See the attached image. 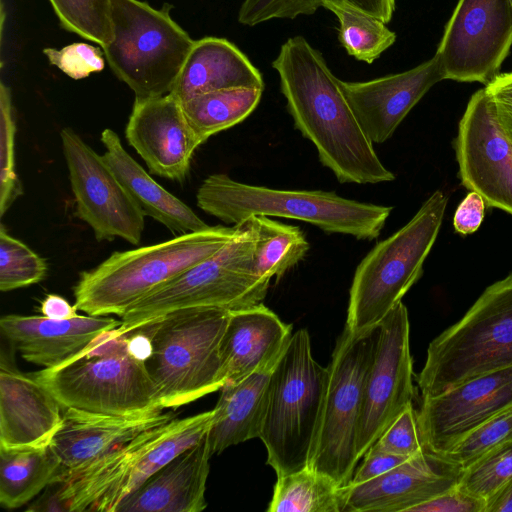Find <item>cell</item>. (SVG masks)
<instances>
[{
  "label": "cell",
  "instance_id": "ffe728a7",
  "mask_svg": "<svg viewBox=\"0 0 512 512\" xmlns=\"http://www.w3.org/2000/svg\"><path fill=\"white\" fill-rule=\"evenodd\" d=\"M444 79L435 54L408 71L365 82L340 80V87L369 139L383 143L427 91Z\"/></svg>",
  "mask_w": 512,
  "mask_h": 512
},
{
  "label": "cell",
  "instance_id": "5b68a950",
  "mask_svg": "<svg viewBox=\"0 0 512 512\" xmlns=\"http://www.w3.org/2000/svg\"><path fill=\"white\" fill-rule=\"evenodd\" d=\"M236 225L235 236L218 252L129 307L120 316L119 332L129 333L183 309L236 311L261 304L270 281L254 271L257 234L252 217Z\"/></svg>",
  "mask_w": 512,
  "mask_h": 512
},
{
  "label": "cell",
  "instance_id": "8992f818",
  "mask_svg": "<svg viewBox=\"0 0 512 512\" xmlns=\"http://www.w3.org/2000/svg\"><path fill=\"white\" fill-rule=\"evenodd\" d=\"M214 411L150 428L89 466L59 479L68 512H116L119 504L209 431Z\"/></svg>",
  "mask_w": 512,
  "mask_h": 512
},
{
  "label": "cell",
  "instance_id": "ac0fdd59",
  "mask_svg": "<svg viewBox=\"0 0 512 512\" xmlns=\"http://www.w3.org/2000/svg\"><path fill=\"white\" fill-rule=\"evenodd\" d=\"M125 136L154 175L183 182L202 144L171 93L135 98Z\"/></svg>",
  "mask_w": 512,
  "mask_h": 512
},
{
  "label": "cell",
  "instance_id": "8d00e7d4",
  "mask_svg": "<svg viewBox=\"0 0 512 512\" xmlns=\"http://www.w3.org/2000/svg\"><path fill=\"white\" fill-rule=\"evenodd\" d=\"M16 123L10 89L0 88V215L23 193L15 162Z\"/></svg>",
  "mask_w": 512,
  "mask_h": 512
},
{
  "label": "cell",
  "instance_id": "3957f363",
  "mask_svg": "<svg viewBox=\"0 0 512 512\" xmlns=\"http://www.w3.org/2000/svg\"><path fill=\"white\" fill-rule=\"evenodd\" d=\"M236 231L237 225L209 226L160 243L115 251L81 273L74 287L75 306L92 316H122L154 290L214 255Z\"/></svg>",
  "mask_w": 512,
  "mask_h": 512
},
{
  "label": "cell",
  "instance_id": "74e56055",
  "mask_svg": "<svg viewBox=\"0 0 512 512\" xmlns=\"http://www.w3.org/2000/svg\"><path fill=\"white\" fill-rule=\"evenodd\" d=\"M512 440V407L476 427L441 454L463 469L492 448Z\"/></svg>",
  "mask_w": 512,
  "mask_h": 512
},
{
  "label": "cell",
  "instance_id": "52a82bcc",
  "mask_svg": "<svg viewBox=\"0 0 512 512\" xmlns=\"http://www.w3.org/2000/svg\"><path fill=\"white\" fill-rule=\"evenodd\" d=\"M448 197L436 190L407 224L378 242L357 266L350 288L346 328L375 329L423 274L444 218Z\"/></svg>",
  "mask_w": 512,
  "mask_h": 512
},
{
  "label": "cell",
  "instance_id": "bcb514c9",
  "mask_svg": "<svg viewBox=\"0 0 512 512\" xmlns=\"http://www.w3.org/2000/svg\"><path fill=\"white\" fill-rule=\"evenodd\" d=\"M40 310L42 315L51 319H71L79 315L75 304L71 305L56 294H48L41 302Z\"/></svg>",
  "mask_w": 512,
  "mask_h": 512
},
{
  "label": "cell",
  "instance_id": "f35d334b",
  "mask_svg": "<svg viewBox=\"0 0 512 512\" xmlns=\"http://www.w3.org/2000/svg\"><path fill=\"white\" fill-rule=\"evenodd\" d=\"M393 455L409 459L425 451L413 404L407 406L373 444Z\"/></svg>",
  "mask_w": 512,
  "mask_h": 512
},
{
  "label": "cell",
  "instance_id": "603a6c76",
  "mask_svg": "<svg viewBox=\"0 0 512 512\" xmlns=\"http://www.w3.org/2000/svg\"><path fill=\"white\" fill-rule=\"evenodd\" d=\"M121 320L104 316L78 315L71 319L10 314L0 319L3 335L30 363L55 368L82 352Z\"/></svg>",
  "mask_w": 512,
  "mask_h": 512
},
{
  "label": "cell",
  "instance_id": "4dcf8cb0",
  "mask_svg": "<svg viewBox=\"0 0 512 512\" xmlns=\"http://www.w3.org/2000/svg\"><path fill=\"white\" fill-rule=\"evenodd\" d=\"M345 486L306 466L278 475L269 512H344Z\"/></svg>",
  "mask_w": 512,
  "mask_h": 512
},
{
  "label": "cell",
  "instance_id": "5bb4252c",
  "mask_svg": "<svg viewBox=\"0 0 512 512\" xmlns=\"http://www.w3.org/2000/svg\"><path fill=\"white\" fill-rule=\"evenodd\" d=\"M62 150L76 202V215L98 241L122 238L139 244L145 215L103 156L71 128L60 132Z\"/></svg>",
  "mask_w": 512,
  "mask_h": 512
},
{
  "label": "cell",
  "instance_id": "d590c367",
  "mask_svg": "<svg viewBox=\"0 0 512 512\" xmlns=\"http://www.w3.org/2000/svg\"><path fill=\"white\" fill-rule=\"evenodd\" d=\"M512 478V440L492 448L463 469L458 488L487 499Z\"/></svg>",
  "mask_w": 512,
  "mask_h": 512
},
{
  "label": "cell",
  "instance_id": "7c38bea8",
  "mask_svg": "<svg viewBox=\"0 0 512 512\" xmlns=\"http://www.w3.org/2000/svg\"><path fill=\"white\" fill-rule=\"evenodd\" d=\"M378 326L355 334L346 327L326 367L317 432L308 467L348 485L356 466L357 435L366 374L374 353Z\"/></svg>",
  "mask_w": 512,
  "mask_h": 512
},
{
  "label": "cell",
  "instance_id": "83f0119b",
  "mask_svg": "<svg viewBox=\"0 0 512 512\" xmlns=\"http://www.w3.org/2000/svg\"><path fill=\"white\" fill-rule=\"evenodd\" d=\"M271 371L256 372L221 388L208 431L212 455L233 445L260 438L268 403Z\"/></svg>",
  "mask_w": 512,
  "mask_h": 512
},
{
  "label": "cell",
  "instance_id": "ee69618b",
  "mask_svg": "<svg viewBox=\"0 0 512 512\" xmlns=\"http://www.w3.org/2000/svg\"><path fill=\"white\" fill-rule=\"evenodd\" d=\"M485 206L483 198L478 193L470 191L455 211L453 218L455 230L462 235L478 230L484 219Z\"/></svg>",
  "mask_w": 512,
  "mask_h": 512
},
{
  "label": "cell",
  "instance_id": "d6986e66",
  "mask_svg": "<svg viewBox=\"0 0 512 512\" xmlns=\"http://www.w3.org/2000/svg\"><path fill=\"white\" fill-rule=\"evenodd\" d=\"M463 468L428 451L361 484L345 486L344 512H410L458 486Z\"/></svg>",
  "mask_w": 512,
  "mask_h": 512
},
{
  "label": "cell",
  "instance_id": "4fadbf2b",
  "mask_svg": "<svg viewBox=\"0 0 512 512\" xmlns=\"http://www.w3.org/2000/svg\"><path fill=\"white\" fill-rule=\"evenodd\" d=\"M413 375L408 311L400 302L378 325L364 384L356 445L358 460L392 421L413 404Z\"/></svg>",
  "mask_w": 512,
  "mask_h": 512
},
{
  "label": "cell",
  "instance_id": "4316f807",
  "mask_svg": "<svg viewBox=\"0 0 512 512\" xmlns=\"http://www.w3.org/2000/svg\"><path fill=\"white\" fill-rule=\"evenodd\" d=\"M103 158L145 216L164 225L175 235L201 231L209 227L184 202L157 183L125 150L112 129H104L100 138Z\"/></svg>",
  "mask_w": 512,
  "mask_h": 512
},
{
  "label": "cell",
  "instance_id": "e575fe53",
  "mask_svg": "<svg viewBox=\"0 0 512 512\" xmlns=\"http://www.w3.org/2000/svg\"><path fill=\"white\" fill-rule=\"evenodd\" d=\"M47 263L20 240L0 227V290L12 291L44 279Z\"/></svg>",
  "mask_w": 512,
  "mask_h": 512
},
{
  "label": "cell",
  "instance_id": "7bdbcfd3",
  "mask_svg": "<svg viewBox=\"0 0 512 512\" xmlns=\"http://www.w3.org/2000/svg\"><path fill=\"white\" fill-rule=\"evenodd\" d=\"M363 457L362 464L355 470L349 484H361L375 479L407 460L385 452L375 445H372Z\"/></svg>",
  "mask_w": 512,
  "mask_h": 512
},
{
  "label": "cell",
  "instance_id": "484cf974",
  "mask_svg": "<svg viewBox=\"0 0 512 512\" xmlns=\"http://www.w3.org/2000/svg\"><path fill=\"white\" fill-rule=\"evenodd\" d=\"M264 88L262 75L249 59L223 38L194 41L171 94L180 102L230 88Z\"/></svg>",
  "mask_w": 512,
  "mask_h": 512
},
{
  "label": "cell",
  "instance_id": "9a60e30c",
  "mask_svg": "<svg viewBox=\"0 0 512 512\" xmlns=\"http://www.w3.org/2000/svg\"><path fill=\"white\" fill-rule=\"evenodd\" d=\"M511 46L510 0H459L435 54L445 79L487 85Z\"/></svg>",
  "mask_w": 512,
  "mask_h": 512
},
{
  "label": "cell",
  "instance_id": "8fae6325",
  "mask_svg": "<svg viewBox=\"0 0 512 512\" xmlns=\"http://www.w3.org/2000/svg\"><path fill=\"white\" fill-rule=\"evenodd\" d=\"M111 1L113 37L102 47L110 67L135 98L171 93L195 40L172 20L169 8Z\"/></svg>",
  "mask_w": 512,
  "mask_h": 512
},
{
  "label": "cell",
  "instance_id": "c3c4849f",
  "mask_svg": "<svg viewBox=\"0 0 512 512\" xmlns=\"http://www.w3.org/2000/svg\"><path fill=\"white\" fill-rule=\"evenodd\" d=\"M279 4L290 10L307 11L314 9L325 0H276Z\"/></svg>",
  "mask_w": 512,
  "mask_h": 512
},
{
  "label": "cell",
  "instance_id": "7a4b0ae2",
  "mask_svg": "<svg viewBox=\"0 0 512 512\" xmlns=\"http://www.w3.org/2000/svg\"><path fill=\"white\" fill-rule=\"evenodd\" d=\"M62 409L104 416L163 410L146 361L130 347L129 334L105 332L55 368L33 373Z\"/></svg>",
  "mask_w": 512,
  "mask_h": 512
},
{
  "label": "cell",
  "instance_id": "7dc6e473",
  "mask_svg": "<svg viewBox=\"0 0 512 512\" xmlns=\"http://www.w3.org/2000/svg\"><path fill=\"white\" fill-rule=\"evenodd\" d=\"M484 512H512V478L486 499Z\"/></svg>",
  "mask_w": 512,
  "mask_h": 512
},
{
  "label": "cell",
  "instance_id": "f6af8a7d",
  "mask_svg": "<svg viewBox=\"0 0 512 512\" xmlns=\"http://www.w3.org/2000/svg\"><path fill=\"white\" fill-rule=\"evenodd\" d=\"M28 511H67L62 496L61 482H51L45 492L27 508Z\"/></svg>",
  "mask_w": 512,
  "mask_h": 512
},
{
  "label": "cell",
  "instance_id": "6da1fadb",
  "mask_svg": "<svg viewBox=\"0 0 512 512\" xmlns=\"http://www.w3.org/2000/svg\"><path fill=\"white\" fill-rule=\"evenodd\" d=\"M272 66L295 127L314 144L321 163L339 182L376 184L395 179L361 127L340 79L305 38H289Z\"/></svg>",
  "mask_w": 512,
  "mask_h": 512
},
{
  "label": "cell",
  "instance_id": "ba28073f",
  "mask_svg": "<svg viewBox=\"0 0 512 512\" xmlns=\"http://www.w3.org/2000/svg\"><path fill=\"white\" fill-rule=\"evenodd\" d=\"M229 316L223 308H189L140 327L151 341L146 364L164 409L178 408L223 387L220 345Z\"/></svg>",
  "mask_w": 512,
  "mask_h": 512
},
{
  "label": "cell",
  "instance_id": "f546056e",
  "mask_svg": "<svg viewBox=\"0 0 512 512\" xmlns=\"http://www.w3.org/2000/svg\"><path fill=\"white\" fill-rule=\"evenodd\" d=\"M263 89L230 88L207 92L181 102L183 112L202 144L212 135L246 119L258 105Z\"/></svg>",
  "mask_w": 512,
  "mask_h": 512
},
{
  "label": "cell",
  "instance_id": "30bf717a",
  "mask_svg": "<svg viewBox=\"0 0 512 512\" xmlns=\"http://www.w3.org/2000/svg\"><path fill=\"white\" fill-rule=\"evenodd\" d=\"M326 367L313 357L306 329L297 330L271 371L260 440L276 475L306 467L322 405Z\"/></svg>",
  "mask_w": 512,
  "mask_h": 512
},
{
  "label": "cell",
  "instance_id": "277c9868",
  "mask_svg": "<svg viewBox=\"0 0 512 512\" xmlns=\"http://www.w3.org/2000/svg\"><path fill=\"white\" fill-rule=\"evenodd\" d=\"M196 200L205 213L227 224L252 216H274L311 223L327 233L377 238L393 207L363 203L322 190H281L249 185L224 173L208 176Z\"/></svg>",
  "mask_w": 512,
  "mask_h": 512
},
{
  "label": "cell",
  "instance_id": "60d3db41",
  "mask_svg": "<svg viewBox=\"0 0 512 512\" xmlns=\"http://www.w3.org/2000/svg\"><path fill=\"white\" fill-rule=\"evenodd\" d=\"M486 500L474 497L458 487L413 507L410 512H484Z\"/></svg>",
  "mask_w": 512,
  "mask_h": 512
},
{
  "label": "cell",
  "instance_id": "7402d4cb",
  "mask_svg": "<svg viewBox=\"0 0 512 512\" xmlns=\"http://www.w3.org/2000/svg\"><path fill=\"white\" fill-rule=\"evenodd\" d=\"M61 405L34 374L23 373L1 358L0 448L50 444L62 424Z\"/></svg>",
  "mask_w": 512,
  "mask_h": 512
},
{
  "label": "cell",
  "instance_id": "9c48e42d",
  "mask_svg": "<svg viewBox=\"0 0 512 512\" xmlns=\"http://www.w3.org/2000/svg\"><path fill=\"white\" fill-rule=\"evenodd\" d=\"M512 366V272L488 286L465 315L427 349L416 380L436 396L479 375Z\"/></svg>",
  "mask_w": 512,
  "mask_h": 512
},
{
  "label": "cell",
  "instance_id": "d6a6232c",
  "mask_svg": "<svg viewBox=\"0 0 512 512\" xmlns=\"http://www.w3.org/2000/svg\"><path fill=\"white\" fill-rule=\"evenodd\" d=\"M340 23L339 40L349 55L371 64L396 40V34L382 20L349 4L326 1Z\"/></svg>",
  "mask_w": 512,
  "mask_h": 512
},
{
  "label": "cell",
  "instance_id": "681fc988",
  "mask_svg": "<svg viewBox=\"0 0 512 512\" xmlns=\"http://www.w3.org/2000/svg\"><path fill=\"white\" fill-rule=\"evenodd\" d=\"M510 1H511V3H512V0H510Z\"/></svg>",
  "mask_w": 512,
  "mask_h": 512
},
{
  "label": "cell",
  "instance_id": "2e32d148",
  "mask_svg": "<svg viewBox=\"0 0 512 512\" xmlns=\"http://www.w3.org/2000/svg\"><path fill=\"white\" fill-rule=\"evenodd\" d=\"M461 184L485 204L512 215V141L485 89L470 98L455 139Z\"/></svg>",
  "mask_w": 512,
  "mask_h": 512
},
{
  "label": "cell",
  "instance_id": "e0dca14e",
  "mask_svg": "<svg viewBox=\"0 0 512 512\" xmlns=\"http://www.w3.org/2000/svg\"><path fill=\"white\" fill-rule=\"evenodd\" d=\"M512 407V366L422 397L418 423L426 451L444 454L468 433Z\"/></svg>",
  "mask_w": 512,
  "mask_h": 512
},
{
  "label": "cell",
  "instance_id": "f1b7e54d",
  "mask_svg": "<svg viewBox=\"0 0 512 512\" xmlns=\"http://www.w3.org/2000/svg\"><path fill=\"white\" fill-rule=\"evenodd\" d=\"M60 462L50 444L0 448V503L7 509L19 508L54 480Z\"/></svg>",
  "mask_w": 512,
  "mask_h": 512
},
{
  "label": "cell",
  "instance_id": "44dd1931",
  "mask_svg": "<svg viewBox=\"0 0 512 512\" xmlns=\"http://www.w3.org/2000/svg\"><path fill=\"white\" fill-rule=\"evenodd\" d=\"M175 418L157 410L131 416H104L63 409V420L50 445L60 468L53 481L83 469L142 432ZM52 481V482H53Z\"/></svg>",
  "mask_w": 512,
  "mask_h": 512
},
{
  "label": "cell",
  "instance_id": "ab89813d",
  "mask_svg": "<svg viewBox=\"0 0 512 512\" xmlns=\"http://www.w3.org/2000/svg\"><path fill=\"white\" fill-rule=\"evenodd\" d=\"M51 64L73 79H82L104 68L102 52L87 43H73L60 50H43Z\"/></svg>",
  "mask_w": 512,
  "mask_h": 512
},
{
  "label": "cell",
  "instance_id": "836d02e7",
  "mask_svg": "<svg viewBox=\"0 0 512 512\" xmlns=\"http://www.w3.org/2000/svg\"><path fill=\"white\" fill-rule=\"evenodd\" d=\"M61 25L101 47L113 37L111 0H49Z\"/></svg>",
  "mask_w": 512,
  "mask_h": 512
},
{
  "label": "cell",
  "instance_id": "1f68e13d",
  "mask_svg": "<svg viewBox=\"0 0 512 512\" xmlns=\"http://www.w3.org/2000/svg\"><path fill=\"white\" fill-rule=\"evenodd\" d=\"M252 220L257 234L254 271L262 279L281 277L307 254L309 243L297 226L268 216H252Z\"/></svg>",
  "mask_w": 512,
  "mask_h": 512
},
{
  "label": "cell",
  "instance_id": "d4e9b609",
  "mask_svg": "<svg viewBox=\"0 0 512 512\" xmlns=\"http://www.w3.org/2000/svg\"><path fill=\"white\" fill-rule=\"evenodd\" d=\"M208 433L150 476L116 512H200L207 506Z\"/></svg>",
  "mask_w": 512,
  "mask_h": 512
},
{
  "label": "cell",
  "instance_id": "cb8c5ba5",
  "mask_svg": "<svg viewBox=\"0 0 512 512\" xmlns=\"http://www.w3.org/2000/svg\"><path fill=\"white\" fill-rule=\"evenodd\" d=\"M292 335V326L262 303L230 311L220 345L224 385L237 383L256 372L271 371Z\"/></svg>",
  "mask_w": 512,
  "mask_h": 512
},
{
  "label": "cell",
  "instance_id": "b9f144b4",
  "mask_svg": "<svg viewBox=\"0 0 512 512\" xmlns=\"http://www.w3.org/2000/svg\"><path fill=\"white\" fill-rule=\"evenodd\" d=\"M484 89L501 128L512 141V72L497 74Z\"/></svg>",
  "mask_w": 512,
  "mask_h": 512
}]
</instances>
